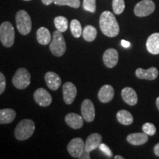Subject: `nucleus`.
Instances as JSON below:
<instances>
[{"mask_svg":"<svg viewBox=\"0 0 159 159\" xmlns=\"http://www.w3.org/2000/svg\"><path fill=\"white\" fill-rule=\"evenodd\" d=\"M99 27L105 35L116 37L119 33V26L116 17L110 11H104L99 18Z\"/></svg>","mask_w":159,"mask_h":159,"instance_id":"f257e3e1","label":"nucleus"},{"mask_svg":"<svg viewBox=\"0 0 159 159\" xmlns=\"http://www.w3.org/2000/svg\"><path fill=\"white\" fill-rule=\"evenodd\" d=\"M35 131V123L31 119H23L17 125L15 130L16 139L19 141L27 140Z\"/></svg>","mask_w":159,"mask_h":159,"instance_id":"f03ea898","label":"nucleus"},{"mask_svg":"<svg viewBox=\"0 0 159 159\" xmlns=\"http://www.w3.org/2000/svg\"><path fill=\"white\" fill-rule=\"evenodd\" d=\"M49 49L55 56L61 57L64 55L66 50V45L61 32L56 30L53 33L52 39L49 43Z\"/></svg>","mask_w":159,"mask_h":159,"instance_id":"7ed1b4c3","label":"nucleus"},{"mask_svg":"<svg viewBox=\"0 0 159 159\" xmlns=\"http://www.w3.org/2000/svg\"><path fill=\"white\" fill-rule=\"evenodd\" d=\"M14 27L9 21H5L0 25V41L5 47H11L14 43Z\"/></svg>","mask_w":159,"mask_h":159,"instance_id":"20e7f679","label":"nucleus"},{"mask_svg":"<svg viewBox=\"0 0 159 159\" xmlns=\"http://www.w3.org/2000/svg\"><path fill=\"white\" fill-rule=\"evenodd\" d=\"M16 22L18 30L21 35H26L30 33L32 30V21L27 11L21 10L16 15Z\"/></svg>","mask_w":159,"mask_h":159,"instance_id":"39448f33","label":"nucleus"},{"mask_svg":"<svg viewBox=\"0 0 159 159\" xmlns=\"http://www.w3.org/2000/svg\"><path fill=\"white\" fill-rule=\"evenodd\" d=\"M31 75L27 69L20 68L18 69L12 80L13 84L16 88L22 90L29 86L30 84Z\"/></svg>","mask_w":159,"mask_h":159,"instance_id":"423d86ee","label":"nucleus"},{"mask_svg":"<svg viewBox=\"0 0 159 159\" xmlns=\"http://www.w3.org/2000/svg\"><path fill=\"white\" fill-rule=\"evenodd\" d=\"M156 9V5L152 0H142L136 4L134 7L135 15L139 17L148 16Z\"/></svg>","mask_w":159,"mask_h":159,"instance_id":"0eeeda50","label":"nucleus"},{"mask_svg":"<svg viewBox=\"0 0 159 159\" xmlns=\"http://www.w3.org/2000/svg\"><path fill=\"white\" fill-rule=\"evenodd\" d=\"M67 150L73 158H80L85 150V143L82 139L75 138L68 144Z\"/></svg>","mask_w":159,"mask_h":159,"instance_id":"6e6552de","label":"nucleus"},{"mask_svg":"<svg viewBox=\"0 0 159 159\" xmlns=\"http://www.w3.org/2000/svg\"><path fill=\"white\" fill-rule=\"evenodd\" d=\"M81 114L85 121L91 122L95 118V108L93 102L90 99H85L81 105Z\"/></svg>","mask_w":159,"mask_h":159,"instance_id":"1a4fd4ad","label":"nucleus"},{"mask_svg":"<svg viewBox=\"0 0 159 159\" xmlns=\"http://www.w3.org/2000/svg\"><path fill=\"white\" fill-rule=\"evenodd\" d=\"M63 100L66 104L71 105L74 102L77 95V88L74 83L66 82L63 85Z\"/></svg>","mask_w":159,"mask_h":159,"instance_id":"9d476101","label":"nucleus"},{"mask_svg":"<svg viewBox=\"0 0 159 159\" xmlns=\"http://www.w3.org/2000/svg\"><path fill=\"white\" fill-rule=\"evenodd\" d=\"M35 101L41 107H47L51 104L52 96L46 89L40 88L35 91L33 94Z\"/></svg>","mask_w":159,"mask_h":159,"instance_id":"9b49d317","label":"nucleus"},{"mask_svg":"<svg viewBox=\"0 0 159 159\" xmlns=\"http://www.w3.org/2000/svg\"><path fill=\"white\" fill-rule=\"evenodd\" d=\"M103 62L108 68H114L119 61V54L115 49H108L103 54Z\"/></svg>","mask_w":159,"mask_h":159,"instance_id":"f8f14e48","label":"nucleus"},{"mask_svg":"<svg viewBox=\"0 0 159 159\" xmlns=\"http://www.w3.org/2000/svg\"><path fill=\"white\" fill-rule=\"evenodd\" d=\"M44 79L47 86L52 91H56L61 85V79L58 75L53 71H48L45 74Z\"/></svg>","mask_w":159,"mask_h":159,"instance_id":"ddd939ff","label":"nucleus"},{"mask_svg":"<svg viewBox=\"0 0 159 159\" xmlns=\"http://www.w3.org/2000/svg\"><path fill=\"white\" fill-rule=\"evenodd\" d=\"M136 77L139 79L153 80L158 76V71L156 67H151L148 69H143L138 68L136 71Z\"/></svg>","mask_w":159,"mask_h":159,"instance_id":"4468645a","label":"nucleus"},{"mask_svg":"<svg viewBox=\"0 0 159 159\" xmlns=\"http://www.w3.org/2000/svg\"><path fill=\"white\" fill-rule=\"evenodd\" d=\"M114 97V89L110 85H105L99 89L98 98L101 102L107 103L112 100Z\"/></svg>","mask_w":159,"mask_h":159,"instance_id":"2eb2a0df","label":"nucleus"},{"mask_svg":"<svg viewBox=\"0 0 159 159\" xmlns=\"http://www.w3.org/2000/svg\"><path fill=\"white\" fill-rule=\"evenodd\" d=\"M146 47L151 54H159V33H153L149 36L147 40Z\"/></svg>","mask_w":159,"mask_h":159,"instance_id":"dca6fc26","label":"nucleus"},{"mask_svg":"<svg viewBox=\"0 0 159 159\" xmlns=\"http://www.w3.org/2000/svg\"><path fill=\"white\" fill-rule=\"evenodd\" d=\"M102 142V136L99 134H92L88 137L85 143V150L91 152V151L98 148Z\"/></svg>","mask_w":159,"mask_h":159,"instance_id":"f3484780","label":"nucleus"},{"mask_svg":"<svg viewBox=\"0 0 159 159\" xmlns=\"http://www.w3.org/2000/svg\"><path fill=\"white\" fill-rule=\"evenodd\" d=\"M65 122L73 129H80L83 125V118L80 115L69 113L65 116Z\"/></svg>","mask_w":159,"mask_h":159,"instance_id":"a211bd4d","label":"nucleus"},{"mask_svg":"<svg viewBox=\"0 0 159 159\" xmlns=\"http://www.w3.org/2000/svg\"><path fill=\"white\" fill-rule=\"evenodd\" d=\"M121 94L123 100L129 105H135L138 102V96L136 92L130 87H125L123 89Z\"/></svg>","mask_w":159,"mask_h":159,"instance_id":"6ab92c4d","label":"nucleus"},{"mask_svg":"<svg viewBox=\"0 0 159 159\" xmlns=\"http://www.w3.org/2000/svg\"><path fill=\"white\" fill-rule=\"evenodd\" d=\"M127 141L133 145H142L148 141V135L145 133H135L129 134L127 137Z\"/></svg>","mask_w":159,"mask_h":159,"instance_id":"aec40b11","label":"nucleus"},{"mask_svg":"<svg viewBox=\"0 0 159 159\" xmlns=\"http://www.w3.org/2000/svg\"><path fill=\"white\" fill-rule=\"evenodd\" d=\"M16 116V111L11 108H4L0 110V124L5 125L11 123Z\"/></svg>","mask_w":159,"mask_h":159,"instance_id":"412c9836","label":"nucleus"},{"mask_svg":"<svg viewBox=\"0 0 159 159\" xmlns=\"http://www.w3.org/2000/svg\"><path fill=\"white\" fill-rule=\"evenodd\" d=\"M36 39L38 42L41 45H47L51 42L50 32L44 27H40L37 30Z\"/></svg>","mask_w":159,"mask_h":159,"instance_id":"4be33fe9","label":"nucleus"},{"mask_svg":"<svg viewBox=\"0 0 159 159\" xmlns=\"http://www.w3.org/2000/svg\"><path fill=\"white\" fill-rule=\"evenodd\" d=\"M117 120L124 125H130L134 122V117L130 112L126 110L119 111L116 114Z\"/></svg>","mask_w":159,"mask_h":159,"instance_id":"5701e85b","label":"nucleus"},{"mask_svg":"<svg viewBox=\"0 0 159 159\" xmlns=\"http://www.w3.org/2000/svg\"><path fill=\"white\" fill-rule=\"evenodd\" d=\"M97 35V29L91 25H87L83 30V36L86 41L91 42L94 41Z\"/></svg>","mask_w":159,"mask_h":159,"instance_id":"b1692460","label":"nucleus"},{"mask_svg":"<svg viewBox=\"0 0 159 159\" xmlns=\"http://www.w3.org/2000/svg\"><path fill=\"white\" fill-rule=\"evenodd\" d=\"M54 24L57 30L64 33L68 29V20L64 16H57L54 19Z\"/></svg>","mask_w":159,"mask_h":159,"instance_id":"393cba45","label":"nucleus"},{"mask_svg":"<svg viewBox=\"0 0 159 159\" xmlns=\"http://www.w3.org/2000/svg\"><path fill=\"white\" fill-rule=\"evenodd\" d=\"M70 30L71 33L75 38H80L83 34L82 27H81L80 22L77 19H73L70 23Z\"/></svg>","mask_w":159,"mask_h":159,"instance_id":"a878e982","label":"nucleus"},{"mask_svg":"<svg viewBox=\"0 0 159 159\" xmlns=\"http://www.w3.org/2000/svg\"><path fill=\"white\" fill-rule=\"evenodd\" d=\"M54 3L56 5H68L73 8H78L80 5V0H55Z\"/></svg>","mask_w":159,"mask_h":159,"instance_id":"bb28decb","label":"nucleus"},{"mask_svg":"<svg viewBox=\"0 0 159 159\" xmlns=\"http://www.w3.org/2000/svg\"><path fill=\"white\" fill-rule=\"evenodd\" d=\"M112 7L115 14H121V13H123L125 8V1L124 0H113Z\"/></svg>","mask_w":159,"mask_h":159,"instance_id":"cd10ccee","label":"nucleus"},{"mask_svg":"<svg viewBox=\"0 0 159 159\" xmlns=\"http://www.w3.org/2000/svg\"><path fill=\"white\" fill-rule=\"evenodd\" d=\"M83 8L85 11L94 13L96 11V0H83Z\"/></svg>","mask_w":159,"mask_h":159,"instance_id":"c85d7f7f","label":"nucleus"},{"mask_svg":"<svg viewBox=\"0 0 159 159\" xmlns=\"http://www.w3.org/2000/svg\"><path fill=\"white\" fill-rule=\"evenodd\" d=\"M142 130L148 136H154L156 133V128L152 123L147 122L142 126Z\"/></svg>","mask_w":159,"mask_h":159,"instance_id":"c756f323","label":"nucleus"},{"mask_svg":"<svg viewBox=\"0 0 159 159\" xmlns=\"http://www.w3.org/2000/svg\"><path fill=\"white\" fill-rule=\"evenodd\" d=\"M99 150H100L102 152L104 153L105 156H107L109 158H111L112 156V152H111V149L107 146L106 144H100V145L99 146Z\"/></svg>","mask_w":159,"mask_h":159,"instance_id":"7c9ffc66","label":"nucleus"},{"mask_svg":"<svg viewBox=\"0 0 159 159\" xmlns=\"http://www.w3.org/2000/svg\"><path fill=\"white\" fill-rule=\"evenodd\" d=\"M6 79L5 75L0 72V94H2L5 90Z\"/></svg>","mask_w":159,"mask_h":159,"instance_id":"2f4dec72","label":"nucleus"},{"mask_svg":"<svg viewBox=\"0 0 159 159\" xmlns=\"http://www.w3.org/2000/svg\"><path fill=\"white\" fill-rule=\"evenodd\" d=\"M80 159H90L91 157H90V152H87L86 150H84L83 151V154L81 155Z\"/></svg>","mask_w":159,"mask_h":159,"instance_id":"473e14b6","label":"nucleus"},{"mask_svg":"<svg viewBox=\"0 0 159 159\" xmlns=\"http://www.w3.org/2000/svg\"><path fill=\"white\" fill-rule=\"evenodd\" d=\"M121 43H122V46L123 47H125V48H128L129 47H130V43L129 41H125V40H122V41H121Z\"/></svg>","mask_w":159,"mask_h":159,"instance_id":"72a5a7b5","label":"nucleus"},{"mask_svg":"<svg viewBox=\"0 0 159 159\" xmlns=\"http://www.w3.org/2000/svg\"><path fill=\"white\" fill-rule=\"evenodd\" d=\"M55 0H41L42 3L45 5H51L52 3H54Z\"/></svg>","mask_w":159,"mask_h":159,"instance_id":"f704fd0d","label":"nucleus"},{"mask_svg":"<svg viewBox=\"0 0 159 159\" xmlns=\"http://www.w3.org/2000/svg\"><path fill=\"white\" fill-rule=\"evenodd\" d=\"M154 153L159 157V143L156 144V146L154 147Z\"/></svg>","mask_w":159,"mask_h":159,"instance_id":"c9c22d12","label":"nucleus"},{"mask_svg":"<svg viewBox=\"0 0 159 159\" xmlns=\"http://www.w3.org/2000/svg\"><path fill=\"white\" fill-rule=\"evenodd\" d=\"M156 106H157V108H158V109L159 110V97L156 99Z\"/></svg>","mask_w":159,"mask_h":159,"instance_id":"e433bc0d","label":"nucleus"},{"mask_svg":"<svg viewBox=\"0 0 159 159\" xmlns=\"http://www.w3.org/2000/svg\"><path fill=\"white\" fill-rule=\"evenodd\" d=\"M114 158L115 159H124V158H123V157L121 156H116L114 157Z\"/></svg>","mask_w":159,"mask_h":159,"instance_id":"4c0bfd02","label":"nucleus"},{"mask_svg":"<svg viewBox=\"0 0 159 159\" xmlns=\"http://www.w3.org/2000/svg\"><path fill=\"white\" fill-rule=\"evenodd\" d=\"M24 1H30V0H24Z\"/></svg>","mask_w":159,"mask_h":159,"instance_id":"58836bf2","label":"nucleus"}]
</instances>
